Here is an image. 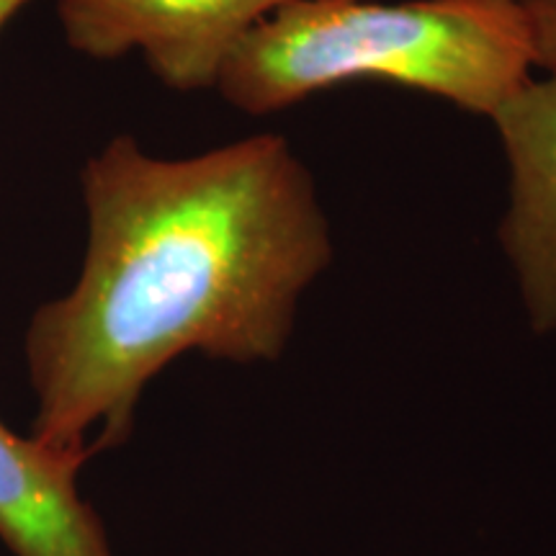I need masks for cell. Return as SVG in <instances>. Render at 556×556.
<instances>
[{
    "mask_svg": "<svg viewBox=\"0 0 556 556\" xmlns=\"http://www.w3.org/2000/svg\"><path fill=\"white\" fill-rule=\"evenodd\" d=\"M80 189V276L37 309L24 348L31 435L88 458L127 441L144 387L184 353L281 356L332 238L315 178L274 131L176 160L114 137Z\"/></svg>",
    "mask_w": 556,
    "mask_h": 556,
    "instance_id": "1",
    "label": "cell"
},
{
    "mask_svg": "<svg viewBox=\"0 0 556 556\" xmlns=\"http://www.w3.org/2000/svg\"><path fill=\"white\" fill-rule=\"evenodd\" d=\"M533 67L523 5L510 0H291L242 37L214 88L261 116L371 80L490 119Z\"/></svg>",
    "mask_w": 556,
    "mask_h": 556,
    "instance_id": "2",
    "label": "cell"
},
{
    "mask_svg": "<svg viewBox=\"0 0 556 556\" xmlns=\"http://www.w3.org/2000/svg\"><path fill=\"white\" fill-rule=\"evenodd\" d=\"M291 0H58L65 41L90 60L142 54L173 90L214 88L235 47Z\"/></svg>",
    "mask_w": 556,
    "mask_h": 556,
    "instance_id": "3",
    "label": "cell"
},
{
    "mask_svg": "<svg viewBox=\"0 0 556 556\" xmlns=\"http://www.w3.org/2000/svg\"><path fill=\"white\" fill-rule=\"evenodd\" d=\"M510 168L500 245L533 332H556V73L528 78L490 116Z\"/></svg>",
    "mask_w": 556,
    "mask_h": 556,
    "instance_id": "4",
    "label": "cell"
},
{
    "mask_svg": "<svg viewBox=\"0 0 556 556\" xmlns=\"http://www.w3.org/2000/svg\"><path fill=\"white\" fill-rule=\"evenodd\" d=\"M86 462L0 420V541L13 556H114L101 518L78 492Z\"/></svg>",
    "mask_w": 556,
    "mask_h": 556,
    "instance_id": "5",
    "label": "cell"
},
{
    "mask_svg": "<svg viewBox=\"0 0 556 556\" xmlns=\"http://www.w3.org/2000/svg\"><path fill=\"white\" fill-rule=\"evenodd\" d=\"M531 31L533 65L556 73V0H520Z\"/></svg>",
    "mask_w": 556,
    "mask_h": 556,
    "instance_id": "6",
    "label": "cell"
},
{
    "mask_svg": "<svg viewBox=\"0 0 556 556\" xmlns=\"http://www.w3.org/2000/svg\"><path fill=\"white\" fill-rule=\"evenodd\" d=\"M31 0H0V31L5 29V24L16 16L21 9H26Z\"/></svg>",
    "mask_w": 556,
    "mask_h": 556,
    "instance_id": "7",
    "label": "cell"
},
{
    "mask_svg": "<svg viewBox=\"0 0 556 556\" xmlns=\"http://www.w3.org/2000/svg\"><path fill=\"white\" fill-rule=\"evenodd\" d=\"M510 3H520V0H510Z\"/></svg>",
    "mask_w": 556,
    "mask_h": 556,
    "instance_id": "8",
    "label": "cell"
}]
</instances>
